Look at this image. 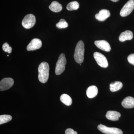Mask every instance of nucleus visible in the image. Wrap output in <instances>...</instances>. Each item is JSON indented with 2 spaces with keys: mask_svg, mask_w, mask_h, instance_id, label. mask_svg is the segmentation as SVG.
<instances>
[{
  "mask_svg": "<svg viewBox=\"0 0 134 134\" xmlns=\"http://www.w3.org/2000/svg\"><path fill=\"white\" fill-rule=\"evenodd\" d=\"M133 38V34L132 31L126 30L121 34L119 37V40L121 42H124L126 40H131Z\"/></svg>",
  "mask_w": 134,
  "mask_h": 134,
  "instance_id": "obj_14",
  "label": "nucleus"
},
{
  "mask_svg": "<svg viewBox=\"0 0 134 134\" xmlns=\"http://www.w3.org/2000/svg\"><path fill=\"white\" fill-rule=\"evenodd\" d=\"M111 1H112L113 2H118V1H119V0H111Z\"/></svg>",
  "mask_w": 134,
  "mask_h": 134,
  "instance_id": "obj_25",
  "label": "nucleus"
},
{
  "mask_svg": "<svg viewBox=\"0 0 134 134\" xmlns=\"http://www.w3.org/2000/svg\"><path fill=\"white\" fill-rule=\"evenodd\" d=\"M2 49L4 52H7L8 53H11L12 52V48L7 43H5L3 45Z\"/></svg>",
  "mask_w": 134,
  "mask_h": 134,
  "instance_id": "obj_22",
  "label": "nucleus"
},
{
  "mask_svg": "<svg viewBox=\"0 0 134 134\" xmlns=\"http://www.w3.org/2000/svg\"><path fill=\"white\" fill-rule=\"evenodd\" d=\"M60 100L64 104L67 106H70L72 104V98L68 95L63 94L60 97Z\"/></svg>",
  "mask_w": 134,
  "mask_h": 134,
  "instance_id": "obj_18",
  "label": "nucleus"
},
{
  "mask_svg": "<svg viewBox=\"0 0 134 134\" xmlns=\"http://www.w3.org/2000/svg\"><path fill=\"white\" fill-rule=\"evenodd\" d=\"M110 16V11L108 10L103 9L99 11L98 14H96L95 17L100 21H104Z\"/></svg>",
  "mask_w": 134,
  "mask_h": 134,
  "instance_id": "obj_11",
  "label": "nucleus"
},
{
  "mask_svg": "<svg viewBox=\"0 0 134 134\" xmlns=\"http://www.w3.org/2000/svg\"><path fill=\"white\" fill-rule=\"evenodd\" d=\"M14 84V79L10 77L3 79L0 82V90L4 91L8 90Z\"/></svg>",
  "mask_w": 134,
  "mask_h": 134,
  "instance_id": "obj_8",
  "label": "nucleus"
},
{
  "mask_svg": "<svg viewBox=\"0 0 134 134\" xmlns=\"http://www.w3.org/2000/svg\"><path fill=\"white\" fill-rule=\"evenodd\" d=\"M95 44L96 46L100 50L109 52L111 50L110 44L105 40H98L95 41Z\"/></svg>",
  "mask_w": 134,
  "mask_h": 134,
  "instance_id": "obj_10",
  "label": "nucleus"
},
{
  "mask_svg": "<svg viewBox=\"0 0 134 134\" xmlns=\"http://www.w3.org/2000/svg\"><path fill=\"white\" fill-rule=\"evenodd\" d=\"M65 134H77L76 131H75L72 129L69 128L66 130L65 132Z\"/></svg>",
  "mask_w": 134,
  "mask_h": 134,
  "instance_id": "obj_24",
  "label": "nucleus"
},
{
  "mask_svg": "<svg viewBox=\"0 0 134 134\" xmlns=\"http://www.w3.org/2000/svg\"><path fill=\"white\" fill-rule=\"evenodd\" d=\"M98 93V90L97 86L92 85L89 86L86 90L87 97L90 98H92L97 96Z\"/></svg>",
  "mask_w": 134,
  "mask_h": 134,
  "instance_id": "obj_15",
  "label": "nucleus"
},
{
  "mask_svg": "<svg viewBox=\"0 0 134 134\" xmlns=\"http://www.w3.org/2000/svg\"><path fill=\"white\" fill-rule=\"evenodd\" d=\"M134 9V0H129L123 6L120 12V15L122 17L126 16L131 14Z\"/></svg>",
  "mask_w": 134,
  "mask_h": 134,
  "instance_id": "obj_6",
  "label": "nucleus"
},
{
  "mask_svg": "<svg viewBox=\"0 0 134 134\" xmlns=\"http://www.w3.org/2000/svg\"><path fill=\"white\" fill-rule=\"evenodd\" d=\"M36 22V17L32 14H29L26 15L23 19L22 25L24 28L26 29H30L32 28Z\"/></svg>",
  "mask_w": 134,
  "mask_h": 134,
  "instance_id": "obj_4",
  "label": "nucleus"
},
{
  "mask_svg": "<svg viewBox=\"0 0 134 134\" xmlns=\"http://www.w3.org/2000/svg\"><path fill=\"white\" fill-rule=\"evenodd\" d=\"M49 8L53 12H59L62 10V6L58 2L53 1L49 5Z\"/></svg>",
  "mask_w": 134,
  "mask_h": 134,
  "instance_id": "obj_16",
  "label": "nucleus"
},
{
  "mask_svg": "<svg viewBox=\"0 0 134 134\" xmlns=\"http://www.w3.org/2000/svg\"><path fill=\"white\" fill-rule=\"evenodd\" d=\"M120 117V113L114 111H108L106 114V117L108 120L113 121L118 120Z\"/></svg>",
  "mask_w": 134,
  "mask_h": 134,
  "instance_id": "obj_13",
  "label": "nucleus"
},
{
  "mask_svg": "<svg viewBox=\"0 0 134 134\" xmlns=\"http://www.w3.org/2000/svg\"><path fill=\"white\" fill-rule=\"evenodd\" d=\"M84 44L82 41H80L77 43L75 49L74 58L76 62L81 64L83 62L84 54Z\"/></svg>",
  "mask_w": 134,
  "mask_h": 134,
  "instance_id": "obj_2",
  "label": "nucleus"
},
{
  "mask_svg": "<svg viewBox=\"0 0 134 134\" xmlns=\"http://www.w3.org/2000/svg\"><path fill=\"white\" fill-rule=\"evenodd\" d=\"M38 79L40 82L45 83L48 80L49 75V66L47 62H43L38 68Z\"/></svg>",
  "mask_w": 134,
  "mask_h": 134,
  "instance_id": "obj_1",
  "label": "nucleus"
},
{
  "mask_svg": "<svg viewBox=\"0 0 134 134\" xmlns=\"http://www.w3.org/2000/svg\"><path fill=\"white\" fill-rule=\"evenodd\" d=\"M42 41L38 38H34L27 46L26 49L28 51H34L39 49L42 46Z\"/></svg>",
  "mask_w": 134,
  "mask_h": 134,
  "instance_id": "obj_9",
  "label": "nucleus"
},
{
  "mask_svg": "<svg viewBox=\"0 0 134 134\" xmlns=\"http://www.w3.org/2000/svg\"><path fill=\"white\" fill-rule=\"evenodd\" d=\"M122 84L121 82L115 81L110 83V90L113 92L117 91L122 88Z\"/></svg>",
  "mask_w": 134,
  "mask_h": 134,
  "instance_id": "obj_17",
  "label": "nucleus"
},
{
  "mask_svg": "<svg viewBox=\"0 0 134 134\" xmlns=\"http://www.w3.org/2000/svg\"><path fill=\"white\" fill-rule=\"evenodd\" d=\"M79 5L78 2L76 1H73L70 2L67 5V10L70 11L76 10L79 8Z\"/></svg>",
  "mask_w": 134,
  "mask_h": 134,
  "instance_id": "obj_19",
  "label": "nucleus"
},
{
  "mask_svg": "<svg viewBox=\"0 0 134 134\" xmlns=\"http://www.w3.org/2000/svg\"><path fill=\"white\" fill-rule=\"evenodd\" d=\"M127 60L130 63L134 65V54H132L129 55Z\"/></svg>",
  "mask_w": 134,
  "mask_h": 134,
  "instance_id": "obj_23",
  "label": "nucleus"
},
{
  "mask_svg": "<svg viewBox=\"0 0 134 134\" xmlns=\"http://www.w3.org/2000/svg\"><path fill=\"white\" fill-rule=\"evenodd\" d=\"M93 57L96 62L100 66L106 68L108 66V62L106 58L102 54L96 52L93 54Z\"/></svg>",
  "mask_w": 134,
  "mask_h": 134,
  "instance_id": "obj_7",
  "label": "nucleus"
},
{
  "mask_svg": "<svg viewBox=\"0 0 134 134\" xmlns=\"http://www.w3.org/2000/svg\"><path fill=\"white\" fill-rule=\"evenodd\" d=\"M121 105L124 108H132L134 107V98L131 97H127L122 100Z\"/></svg>",
  "mask_w": 134,
  "mask_h": 134,
  "instance_id": "obj_12",
  "label": "nucleus"
},
{
  "mask_svg": "<svg viewBox=\"0 0 134 134\" xmlns=\"http://www.w3.org/2000/svg\"><path fill=\"white\" fill-rule=\"evenodd\" d=\"M67 61L64 54L62 53L59 56V59L56 64L55 69V74L60 75L64 72L65 69V65Z\"/></svg>",
  "mask_w": 134,
  "mask_h": 134,
  "instance_id": "obj_3",
  "label": "nucleus"
},
{
  "mask_svg": "<svg viewBox=\"0 0 134 134\" xmlns=\"http://www.w3.org/2000/svg\"><path fill=\"white\" fill-rule=\"evenodd\" d=\"M98 129L102 133L106 134H122L121 130L115 127H109L101 125L98 126Z\"/></svg>",
  "mask_w": 134,
  "mask_h": 134,
  "instance_id": "obj_5",
  "label": "nucleus"
},
{
  "mask_svg": "<svg viewBox=\"0 0 134 134\" xmlns=\"http://www.w3.org/2000/svg\"><path fill=\"white\" fill-rule=\"evenodd\" d=\"M12 117L9 115H0V125L7 123L12 120Z\"/></svg>",
  "mask_w": 134,
  "mask_h": 134,
  "instance_id": "obj_20",
  "label": "nucleus"
},
{
  "mask_svg": "<svg viewBox=\"0 0 134 134\" xmlns=\"http://www.w3.org/2000/svg\"><path fill=\"white\" fill-rule=\"evenodd\" d=\"M56 26L59 29H65L68 27V24L65 19H60L59 22L56 24Z\"/></svg>",
  "mask_w": 134,
  "mask_h": 134,
  "instance_id": "obj_21",
  "label": "nucleus"
}]
</instances>
